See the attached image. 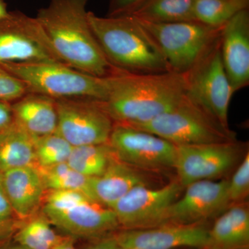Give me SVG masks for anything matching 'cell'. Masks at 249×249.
I'll list each match as a JSON object with an SVG mask.
<instances>
[{
	"instance_id": "obj_1",
	"label": "cell",
	"mask_w": 249,
	"mask_h": 249,
	"mask_svg": "<svg viewBox=\"0 0 249 249\" xmlns=\"http://www.w3.org/2000/svg\"><path fill=\"white\" fill-rule=\"evenodd\" d=\"M88 0H50L36 18L65 65L98 77L119 71L100 47L88 19Z\"/></svg>"
},
{
	"instance_id": "obj_2",
	"label": "cell",
	"mask_w": 249,
	"mask_h": 249,
	"mask_svg": "<svg viewBox=\"0 0 249 249\" xmlns=\"http://www.w3.org/2000/svg\"><path fill=\"white\" fill-rule=\"evenodd\" d=\"M186 92L185 74L118 71L111 76L109 93L103 103L114 124L137 126L175 107Z\"/></svg>"
},
{
	"instance_id": "obj_3",
	"label": "cell",
	"mask_w": 249,
	"mask_h": 249,
	"mask_svg": "<svg viewBox=\"0 0 249 249\" xmlns=\"http://www.w3.org/2000/svg\"><path fill=\"white\" fill-rule=\"evenodd\" d=\"M88 19L103 53L118 71L131 74L170 71L155 41L135 18L100 17L89 11Z\"/></svg>"
},
{
	"instance_id": "obj_4",
	"label": "cell",
	"mask_w": 249,
	"mask_h": 249,
	"mask_svg": "<svg viewBox=\"0 0 249 249\" xmlns=\"http://www.w3.org/2000/svg\"><path fill=\"white\" fill-rule=\"evenodd\" d=\"M0 65L24 83L28 93L44 95L55 101L85 99L103 102L110 87L111 76H93L61 62H0Z\"/></svg>"
},
{
	"instance_id": "obj_5",
	"label": "cell",
	"mask_w": 249,
	"mask_h": 249,
	"mask_svg": "<svg viewBox=\"0 0 249 249\" xmlns=\"http://www.w3.org/2000/svg\"><path fill=\"white\" fill-rule=\"evenodd\" d=\"M42 214L71 237L100 238L120 230L112 209L77 191H47Z\"/></svg>"
},
{
	"instance_id": "obj_6",
	"label": "cell",
	"mask_w": 249,
	"mask_h": 249,
	"mask_svg": "<svg viewBox=\"0 0 249 249\" xmlns=\"http://www.w3.org/2000/svg\"><path fill=\"white\" fill-rule=\"evenodd\" d=\"M133 127L159 136L176 146L236 140L235 132L230 127L221 124L186 94L170 110Z\"/></svg>"
},
{
	"instance_id": "obj_7",
	"label": "cell",
	"mask_w": 249,
	"mask_h": 249,
	"mask_svg": "<svg viewBox=\"0 0 249 249\" xmlns=\"http://www.w3.org/2000/svg\"><path fill=\"white\" fill-rule=\"evenodd\" d=\"M137 20L155 41L170 71L181 74L190 71L209 52L222 29L196 20L170 23Z\"/></svg>"
},
{
	"instance_id": "obj_8",
	"label": "cell",
	"mask_w": 249,
	"mask_h": 249,
	"mask_svg": "<svg viewBox=\"0 0 249 249\" xmlns=\"http://www.w3.org/2000/svg\"><path fill=\"white\" fill-rule=\"evenodd\" d=\"M185 76L187 96L223 125L229 127V106L235 91L223 65L220 36Z\"/></svg>"
},
{
	"instance_id": "obj_9",
	"label": "cell",
	"mask_w": 249,
	"mask_h": 249,
	"mask_svg": "<svg viewBox=\"0 0 249 249\" xmlns=\"http://www.w3.org/2000/svg\"><path fill=\"white\" fill-rule=\"evenodd\" d=\"M61 62L35 17L19 11L0 18V62Z\"/></svg>"
},
{
	"instance_id": "obj_10",
	"label": "cell",
	"mask_w": 249,
	"mask_h": 249,
	"mask_svg": "<svg viewBox=\"0 0 249 249\" xmlns=\"http://www.w3.org/2000/svg\"><path fill=\"white\" fill-rule=\"evenodd\" d=\"M109 143L118 160L136 169L175 168L176 145L147 131L114 124Z\"/></svg>"
},
{
	"instance_id": "obj_11",
	"label": "cell",
	"mask_w": 249,
	"mask_h": 249,
	"mask_svg": "<svg viewBox=\"0 0 249 249\" xmlns=\"http://www.w3.org/2000/svg\"><path fill=\"white\" fill-rule=\"evenodd\" d=\"M56 106V132L72 146L109 142L114 122L102 101L58 100Z\"/></svg>"
},
{
	"instance_id": "obj_12",
	"label": "cell",
	"mask_w": 249,
	"mask_h": 249,
	"mask_svg": "<svg viewBox=\"0 0 249 249\" xmlns=\"http://www.w3.org/2000/svg\"><path fill=\"white\" fill-rule=\"evenodd\" d=\"M237 142L177 146L175 169L183 187L204 180H216L238 165L243 155Z\"/></svg>"
},
{
	"instance_id": "obj_13",
	"label": "cell",
	"mask_w": 249,
	"mask_h": 249,
	"mask_svg": "<svg viewBox=\"0 0 249 249\" xmlns=\"http://www.w3.org/2000/svg\"><path fill=\"white\" fill-rule=\"evenodd\" d=\"M178 178L160 188L147 184L134 187L113 206L120 230L158 227L166 210L182 194Z\"/></svg>"
},
{
	"instance_id": "obj_14",
	"label": "cell",
	"mask_w": 249,
	"mask_h": 249,
	"mask_svg": "<svg viewBox=\"0 0 249 249\" xmlns=\"http://www.w3.org/2000/svg\"><path fill=\"white\" fill-rule=\"evenodd\" d=\"M228 179L196 181L184 188L182 194L166 210L160 225L204 224L229 206Z\"/></svg>"
},
{
	"instance_id": "obj_15",
	"label": "cell",
	"mask_w": 249,
	"mask_h": 249,
	"mask_svg": "<svg viewBox=\"0 0 249 249\" xmlns=\"http://www.w3.org/2000/svg\"><path fill=\"white\" fill-rule=\"evenodd\" d=\"M209 229L204 224H164L132 230H119L114 238L121 248L141 249H206Z\"/></svg>"
},
{
	"instance_id": "obj_16",
	"label": "cell",
	"mask_w": 249,
	"mask_h": 249,
	"mask_svg": "<svg viewBox=\"0 0 249 249\" xmlns=\"http://www.w3.org/2000/svg\"><path fill=\"white\" fill-rule=\"evenodd\" d=\"M221 57L233 91L249 84V11L243 10L222 27Z\"/></svg>"
},
{
	"instance_id": "obj_17",
	"label": "cell",
	"mask_w": 249,
	"mask_h": 249,
	"mask_svg": "<svg viewBox=\"0 0 249 249\" xmlns=\"http://www.w3.org/2000/svg\"><path fill=\"white\" fill-rule=\"evenodd\" d=\"M1 178L5 196L14 215L21 221L34 217L47 192L35 165L6 170L1 173Z\"/></svg>"
},
{
	"instance_id": "obj_18",
	"label": "cell",
	"mask_w": 249,
	"mask_h": 249,
	"mask_svg": "<svg viewBox=\"0 0 249 249\" xmlns=\"http://www.w3.org/2000/svg\"><path fill=\"white\" fill-rule=\"evenodd\" d=\"M15 124L33 139L55 133L58 126L56 101L44 95L27 93L11 103Z\"/></svg>"
},
{
	"instance_id": "obj_19",
	"label": "cell",
	"mask_w": 249,
	"mask_h": 249,
	"mask_svg": "<svg viewBox=\"0 0 249 249\" xmlns=\"http://www.w3.org/2000/svg\"><path fill=\"white\" fill-rule=\"evenodd\" d=\"M140 184H147V181L139 170L115 158L102 175L90 178V195L111 209L132 188Z\"/></svg>"
},
{
	"instance_id": "obj_20",
	"label": "cell",
	"mask_w": 249,
	"mask_h": 249,
	"mask_svg": "<svg viewBox=\"0 0 249 249\" xmlns=\"http://www.w3.org/2000/svg\"><path fill=\"white\" fill-rule=\"evenodd\" d=\"M249 249V210L245 202L231 205L209 229L206 249Z\"/></svg>"
},
{
	"instance_id": "obj_21",
	"label": "cell",
	"mask_w": 249,
	"mask_h": 249,
	"mask_svg": "<svg viewBox=\"0 0 249 249\" xmlns=\"http://www.w3.org/2000/svg\"><path fill=\"white\" fill-rule=\"evenodd\" d=\"M35 165L34 139L16 124L0 132V172Z\"/></svg>"
},
{
	"instance_id": "obj_22",
	"label": "cell",
	"mask_w": 249,
	"mask_h": 249,
	"mask_svg": "<svg viewBox=\"0 0 249 249\" xmlns=\"http://www.w3.org/2000/svg\"><path fill=\"white\" fill-rule=\"evenodd\" d=\"M196 0H145L130 14L139 19L152 23H170L196 20Z\"/></svg>"
},
{
	"instance_id": "obj_23",
	"label": "cell",
	"mask_w": 249,
	"mask_h": 249,
	"mask_svg": "<svg viewBox=\"0 0 249 249\" xmlns=\"http://www.w3.org/2000/svg\"><path fill=\"white\" fill-rule=\"evenodd\" d=\"M27 220L20 224L12 238L21 249H53L64 238L43 214Z\"/></svg>"
},
{
	"instance_id": "obj_24",
	"label": "cell",
	"mask_w": 249,
	"mask_h": 249,
	"mask_svg": "<svg viewBox=\"0 0 249 249\" xmlns=\"http://www.w3.org/2000/svg\"><path fill=\"white\" fill-rule=\"evenodd\" d=\"M115 158L107 142L73 147L67 163L78 173L91 178L102 175Z\"/></svg>"
},
{
	"instance_id": "obj_25",
	"label": "cell",
	"mask_w": 249,
	"mask_h": 249,
	"mask_svg": "<svg viewBox=\"0 0 249 249\" xmlns=\"http://www.w3.org/2000/svg\"><path fill=\"white\" fill-rule=\"evenodd\" d=\"M249 6V0H196L194 18L205 25L222 28Z\"/></svg>"
},
{
	"instance_id": "obj_26",
	"label": "cell",
	"mask_w": 249,
	"mask_h": 249,
	"mask_svg": "<svg viewBox=\"0 0 249 249\" xmlns=\"http://www.w3.org/2000/svg\"><path fill=\"white\" fill-rule=\"evenodd\" d=\"M37 168L42 177L46 191L81 192L91 197L90 178L77 172L67 162Z\"/></svg>"
},
{
	"instance_id": "obj_27",
	"label": "cell",
	"mask_w": 249,
	"mask_h": 249,
	"mask_svg": "<svg viewBox=\"0 0 249 249\" xmlns=\"http://www.w3.org/2000/svg\"><path fill=\"white\" fill-rule=\"evenodd\" d=\"M73 147L57 132L34 139L35 166L45 168L66 163Z\"/></svg>"
},
{
	"instance_id": "obj_28",
	"label": "cell",
	"mask_w": 249,
	"mask_h": 249,
	"mask_svg": "<svg viewBox=\"0 0 249 249\" xmlns=\"http://www.w3.org/2000/svg\"><path fill=\"white\" fill-rule=\"evenodd\" d=\"M249 194V153L245 154L230 179H228L229 206L245 202Z\"/></svg>"
},
{
	"instance_id": "obj_29",
	"label": "cell",
	"mask_w": 249,
	"mask_h": 249,
	"mask_svg": "<svg viewBox=\"0 0 249 249\" xmlns=\"http://www.w3.org/2000/svg\"><path fill=\"white\" fill-rule=\"evenodd\" d=\"M27 93L24 83L0 65V100L13 103Z\"/></svg>"
},
{
	"instance_id": "obj_30",
	"label": "cell",
	"mask_w": 249,
	"mask_h": 249,
	"mask_svg": "<svg viewBox=\"0 0 249 249\" xmlns=\"http://www.w3.org/2000/svg\"><path fill=\"white\" fill-rule=\"evenodd\" d=\"M22 221L13 215L0 214V244L12 240Z\"/></svg>"
},
{
	"instance_id": "obj_31",
	"label": "cell",
	"mask_w": 249,
	"mask_h": 249,
	"mask_svg": "<svg viewBox=\"0 0 249 249\" xmlns=\"http://www.w3.org/2000/svg\"><path fill=\"white\" fill-rule=\"evenodd\" d=\"M145 0H110L107 16H124L130 14Z\"/></svg>"
},
{
	"instance_id": "obj_32",
	"label": "cell",
	"mask_w": 249,
	"mask_h": 249,
	"mask_svg": "<svg viewBox=\"0 0 249 249\" xmlns=\"http://www.w3.org/2000/svg\"><path fill=\"white\" fill-rule=\"evenodd\" d=\"M14 124L11 103L0 100V132Z\"/></svg>"
},
{
	"instance_id": "obj_33",
	"label": "cell",
	"mask_w": 249,
	"mask_h": 249,
	"mask_svg": "<svg viewBox=\"0 0 249 249\" xmlns=\"http://www.w3.org/2000/svg\"><path fill=\"white\" fill-rule=\"evenodd\" d=\"M84 249H121L112 234L91 240Z\"/></svg>"
},
{
	"instance_id": "obj_34",
	"label": "cell",
	"mask_w": 249,
	"mask_h": 249,
	"mask_svg": "<svg viewBox=\"0 0 249 249\" xmlns=\"http://www.w3.org/2000/svg\"><path fill=\"white\" fill-rule=\"evenodd\" d=\"M0 214H5V215L15 216L12 209H11V206L8 202L6 196H5L1 172H0Z\"/></svg>"
},
{
	"instance_id": "obj_35",
	"label": "cell",
	"mask_w": 249,
	"mask_h": 249,
	"mask_svg": "<svg viewBox=\"0 0 249 249\" xmlns=\"http://www.w3.org/2000/svg\"><path fill=\"white\" fill-rule=\"evenodd\" d=\"M53 249H76L73 242V237L67 236L53 247Z\"/></svg>"
},
{
	"instance_id": "obj_36",
	"label": "cell",
	"mask_w": 249,
	"mask_h": 249,
	"mask_svg": "<svg viewBox=\"0 0 249 249\" xmlns=\"http://www.w3.org/2000/svg\"><path fill=\"white\" fill-rule=\"evenodd\" d=\"M0 249H21L16 243L11 240L4 243L0 244Z\"/></svg>"
},
{
	"instance_id": "obj_37",
	"label": "cell",
	"mask_w": 249,
	"mask_h": 249,
	"mask_svg": "<svg viewBox=\"0 0 249 249\" xmlns=\"http://www.w3.org/2000/svg\"><path fill=\"white\" fill-rule=\"evenodd\" d=\"M9 11L7 9V4L4 2V0H0V18H4Z\"/></svg>"
},
{
	"instance_id": "obj_38",
	"label": "cell",
	"mask_w": 249,
	"mask_h": 249,
	"mask_svg": "<svg viewBox=\"0 0 249 249\" xmlns=\"http://www.w3.org/2000/svg\"><path fill=\"white\" fill-rule=\"evenodd\" d=\"M121 249H137V248H121Z\"/></svg>"
},
{
	"instance_id": "obj_39",
	"label": "cell",
	"mask_w": 249,
	"mask_h": 249,
	"mask_svg": "<svg viewBox=\"0 0 249 249\" xmlns=\"http://www.w3.org/2000/svg\"></svg>"
},
{
	"instance_id": "obj_40",
	"label": "cell",
	"mask_w": 249,
	"mask_h": 249,
	"mask_svg": "<svg viewBox=\"0 0 249 249\" xmlns=\"http://www.w3.org/2000/svg\"></svg>"
}]
</instances>
